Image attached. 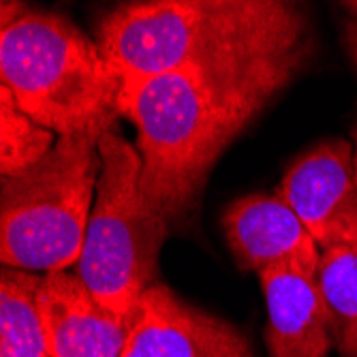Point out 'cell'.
<instances>
[{
	"mask_svg": "<svg viewBox=\"0 0 357 357\" xmlns=\"http://www.w3.org/2000/svg\"><path fill=\"white\" fill-rule=\"evenodd\" d=\"M306 47L304 13L280 0H152L120 5L99 24V50L122 84L178 71L291 79Z\"/></svg>",
	"mask_w": 357,
	"mask_h": 357,
	"instance_id": "cell-1",
	"label": "cell"
},
{
	"mask_svg": "<svg viewBox=\"0 0 357 357\" xmlns=\"http://www.w3.org/2000/svg\"><path fill=\"white\" fill-rule=\"evenodd\" d=\"M353 160H355V184H357V124L353 126ZM351 248L357 252V222H355V231H353V238H351Z\"/></svg>",
	"mask_w": 357,
	"mask_h": 357,
	"instance_id": "cell-15",
	"label": "cell"
},
{
	"mask_svg": "<svg viewBox=\"0 0 357 357\" xmlns=\"http://www.w3.org/2000/svg\"><path fill=\"white\" fill-rule=\"evenodd\" d=\"M58 139L50 128L30 120L7 86H0V172L15 176L41 160Z\"/></svg>",
	"mask_w": 357,
	"mask_h": 357,
	"instance_id": "cell-13",
	"label": "cell"
},
{
	"mask_svg": "<svg viewBox=\"0 0 357 357\" xmlns=\"http://www.w3.org/2000/svg\"><path fill=\"white\" fill-rule=\"evenodd\" d=\"M289 82H218L184 71L124 82L118 109L137 126L148 202L167 220L188 214L227 144Z\"/></svg>",
	"mask_w": 357,
	"mask_h": 357,
	"instance_id": "cell-2",
	"label": "cell"
},
{
	"mask_svg": "<svg viewBox=\"0 0 357 357\" xmlns=\"http://www.w3.org/2000/svg\"><path fill=\"white\" fill-rule=\"evenodd\" d=\"M101 176L75 274L90 294L128 321L154 284L167 218L142 192V156L116 128L99 144Z\"/></svg>",
	"mask_w": 357,
	"mask_h": 357,
	"instance_id": "cell-5",
	"label": "cell"
},
{
	"mask_svg": "<svg viewBox=\"0 0 357 357\" xmlns=\"http://www.w3.org/2000/svg\"><path fill=\"white\" fill-rule=\"evenodd\" d=\"M222 229L242 270L294 268L317 278L321 248L278 195H248L222 214Z\"/></svg>",
	"mask_w": 357,
	"mask_h": 357,
	"instance_id": "cell-8",
	"label": "cell"
},
{
	"mask_svg": "<svg viewBox=\"0 0 357 357\" xmlns=\"http://www.w3.org/2000/svg\"><path fill=\"white\" fill-rule=\"evenodd\" d=\"M39 310L52 357H122L128 321L105 308L77 274H45Z\"/></svg>",
	"mask_w": 357,
	"mask_h": 357,
	"instance_id": "cell-9",
	"label": "cell"
},
{
	"mask_svg": "<svg viewBox=\"0 0 357 357\" xmlns=\"http://www.w3.org/2000/svg\"><path fill=\"white\" fill-rule=\"evenodd\" d=\"M259 280L268 308L270 357H328L334 340L317 278L294 268H272Z\"/></svg>",
	"mask_w": 357,
	"mask_h": 357,
	"instance_id": "cell-10",
	"label": "cell"
},
{
	"mask_svg": "<svg viewBox=\"0 0 357 357\" xmlns=\"http://www.w3.org/2000/svg\"><path fill=\"white\" fill-rule=\"evenodd\" d=\"M344 45L349 50V56L353 58V64L357 67V22L349 20L344 26Z\"/></svg>",
	"mask_w": 357,
	"mask_h": 357,
	"instance_id": "cell-14",
	"label": "cell"
},
{
	"mask_svg": "<svg viewBox=\"0 0 357 357\" xmlns=\"http://www.w3.org/2000/svg\"><path fill=\"white\" fill-rule=\"evenodd\" d=\"M0 75L17 107L58 137L114 126L120 116V77L99 43L60 13L3 3Z\"/></svg>",
	"mask_w": 357,
	"mask_h": 357,
	"instance_id": "cell-3",
	"label": "cell"
},
{
	"mask_svg": "<svg viewBox=\"0 0 357 357\" xmlns=\"http://www.w3.org/2000/svg\"><path fill=\"white\" fill-rule=\"evenodd\" d=\"M41 276L3 266L0 357H52L39 310Z\"/></svg>",
	"mask_w": 357,
	"mask_h": 357,
	"instance_id": "cell-11",
	"label": "cell"
},
{
	"mask_svg": "<svg viewBox=\"0 0 357 357\" xmlns=\"http://www.w3.org/2000/svg\"><path fill=\"white\" fill-rule=\"evenodd\" d=\"M353 144L334 139L304 152L284 174L278 197L294 210L321 250L351 246L357 222Z\"/></svg>",
	"mask_w": 357,
	"mask_h": 357,
	"instance_id": "cell-6",
	"label": "cell"
},
{
	"mask_svg": "<svg viewBox=\"0 0 357 357\" xmlns=\"http://www.w3.org/2000/svg\"><path fill=\"white\" fill-rule=\"evenodd\" d=\"M317 284L326 302L334 349L342 357H357V252L351 246L323 250Z\"/></svg>",
	"mask_w": 357,
	"mask_h": 357,
	"instance_id": "cell-12",
	"label": "cell"
},
{
	"mask_svg": "<svg viewBox=\"0 0 357 357\" xmlns=\"http://www.w3.org/2000/svg\"><path fill=\"white\" fill-rule=\"evenodd\" d=\"M122 357H252L229 323L190 306L165 284H152L128 317Z\"/></svg>",
	"mask_w": 357,
	"mask_h": 357,
	"instance_id": "cell-7",
	"label": "cell"
},
{
	"mask_svg": "<svg viewBox=\"0 0 357 357\" xmlns=\"http://www.w3.org/2000/svg\"><path fill=\"white\" fill-rule=\"evenodd\" d=\"M344 7H347V11L351 13V20L357 22V3H344Z\"/></svg>",
	"mask_w": 357,
	"mask_h": 357,
	"instance_id": "cell-16",
	"label": "cell"
},
{
	"mask_svg": "<svg viewBox=\"0 0 357 357\" xmlns=\"http://www.w3.org/2000/svg\"><path fill=\"white\" fill-rule=\"evenodd\" d=\"M112 124L60 135L28 169L3 176L0 259L24 272H64L84 248L90 202L101 176V137Z\"/></svg>",
	"mask_w": 357,
	"mask_h": 357,
	"instance_id": "cell-4",
	"label": "cell"
}]
</instances>
